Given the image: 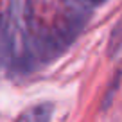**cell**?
Returning a JSON list of instances; mask_svg holds the SVG:
<instances>
[{
  "mask_svg": "<svg viewBox=\"0 0 122 122\" xmlns=\"http://www.w3.org/2000/svg\"><path fill=\"white\" fill-rule=\"evenodd\" d=\"M50 117V110L47 106H38L34 110L25 111V115L20 117L18 122H49Z\"/></svg>",
  "mask_w": 122,
  "mask_h": 122,
  "instance_id": "1",
  "label": "cell"
}]
</instances>
